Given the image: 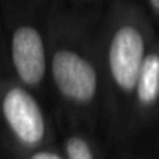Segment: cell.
Returning a JSON list of instances; mask_svg holds the SVG:
<instances>
[{"label":"cell","instance_id":"1","mask_svg":"<svg viewBox=\"0 0 159 159\" xmlns=\"http://www.w3.org/2000/svg\"><path fill=\"white\" fill-rule=\"evenodd\" d=\"M145 59V42L133 25L120 26L108 47V66L114 84L124 91L136 90L139 73Z\"/></svg>","mask_w":159,"mask_h":159},{"label":"cell","instance_id":"2","mask_svg":"<svg viewBox=\"0 0 159 159\" xmlns=\"http://www.w3.org/2000/svg\"><path fill=\"white\" fill-rule=\"evenodd\" d=\"M54 84L73 102L87 104L98 91V73L91 62L71 50H57L51 62Z\"/></svg>","mask_w":159,"mask_h":159},{"label":"cell","instance_id":"3","mask_svg":"<svg viewBox=\"0 0 159 159\" xmlns=\"http://www.w3.org/2000/svg\"><path fill=\"white\" fill-rule=\"evenodd\" d=\"M5 120L14 138L25 147H36L45 138V117L37 101L23 88L12 87L2 101Z\"/></svg>","mask_w":159,"mask_h":159},{"label":"cell","instance_id":"4","mask_svg":"<svg viewBox=\"0 0 159 159\" xmlns=\"http://www.w3.org/2000/svg\"><path fill=\"white\" fill-rule=\"evenodd\" d=\"M11 59L19 79L26 85H37L47 70L45 45L34 26H19L11 37Z\"/></svg>","mask_w":159,"mask_h":159},{"label":"cell","instance_id":"5","mask_svg":"<svg viewBox=\"0 0 159 159\" xmlns=\"http://www.w3.org/2000/svg\"><path fill=\"white\" fill-rule=\"evenodd\" d=\"M136 94L142 105H152L159 99V54L145 56L136 85Z\"/></svg>","mask_w":159,"mask_h":159},{"label":"cell","instance_id":"6","mask_svg":"<svg viewBox=\"0 0 159 159\" xmlns=\"http://www.w3.org/2000/svg\"><path fill=\"white\" fill-rule=\"evenodd\" d=\"M65 148H66L68 159H94L88 142L85 139H82L80 136L68 138L66 144H65Z\"/></svg>","mask_w":159,"mask_h":159},{"label":"cell","instance_id":"7","mask_svg":"<svg viewBox=\"0 0 159 159\" xmlns=\"http://www.w3.org/2000/svg\"><path fill=\"white\" fill-rule=\"evenodd\" d=\"M30 159H62V158L57 153H53V152H37Z\"/></svg>","mask_w":159,"mask_h":159},{"label":"cell","instance_id":"8","mask_svg":"<svg viewBox=\"0 0 159 159\" xmlns=\"http://www.w3.org/2000/svg\"><path fill=\"white\" fill-rule=\"evenodd\" d=\"M148 2H150V5L153 6V9L159 12V0H148Z\"/></svg>","mask_w":159,"mask_h":159}]
</instances>
